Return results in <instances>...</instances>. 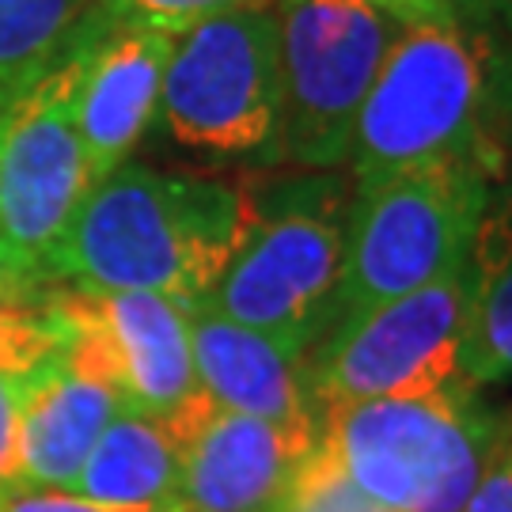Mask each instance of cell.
<instances>
[{"label":"cell","mask_w":512,"mask_h":512,"mask_svg":"<svg viewBox=\"0 0 512 512\" xmlns=\"http://www.w3.org/2000/svg\"><path fill=\"white\" fill-rule=\"evenodd\" d=\"M243 183L122 164L84 194L46 270L92 293H156L186 308L213 293L247 236Z\"/></svg>","instance_id":"obj_1"},{"label":"cell","mask_w":512,"mask_h":512,"mask_svg":"<svg viewBox=\"0 0 512 512\" xmlns=\"http://www.w3.org/2000/svg\"><path fill=\"white\" fill-rule=\"evenodd\" d=\"M494 69L490 54L456 12L403 23L372 80L353 148V190L444 164H486Z\"/></svg>","instance_id":"obj_2"},{"label":"cell","mask_w":512,"mask_h":512,"mask_svg":"<svg viewBox=\"0 0 512 512\" xmlns=\"http://www.w3.org/2000/svg\"><path fill=\"white\" fill-rule=\"evenodd\" d=\"M243 186L247 236L202 304L308 357L334 327L353 186L330 171Z\"/></svg>","instance_id":"obj_3"},{"label":"cell","mask_w":512,"mask_h":512,"mask_svg":"<svg viewBox=\"0 0 512 512\" xmlns=\"http://www.w3.org/2000/svg\"><path fill=\"white\" fill-rule=\"evenodd\" d=\"M509 425L471 384L421 399L327 406L319 440L368 497L391 512H463Z\"/></svg>","instance_id":"obj_4"},{"label":"cell","mask_w":512,"mask_h":512,"mask_svg":"<svg viewBox=\"0 0 512 512\" xmlns=\"http://www.w3.org/2000/svg\"><path fill=\"white\" fill-rule=\"evenodd\" d=\"M494 179L486 164H444L353 190L334 327L456 270Z\"/></svg>","instance_id":"obj_5"},{"label":"cell","mask_w":512,"mask_h":512,"mask_svg":"<svg viewBox=\"0 0 512 512\" xmlns=\"http://www.w3.org/2000/svg\"><path fill=\"white\" fill-rule=\"evenodd\" d=\"M281 122L277 164L334 171L349 164L357 118L399 19L368 0H274Z\"/></svg>","instance_id":"obj_6"},{"label":"cell","mask_w":512,"mask_h":512,"mask_svg":"<svg viewBox=\"0 0 512 512\" xmlns=\"http://www.w3.org/2000/svg\"><path fill=\"white\" fill-rule=\"evenodd\" d=\"M160 122L198 156L274 160L281 122L274 4L202 19L171 42Z\"/></svg>","instance_id":"obj_7"},{"label":"cell","mask_w":512,"mask_h":512,"mask_svg":"<svg viewBox=\"0 0 512 512\" xmlns=\"http://www.w3.org/2000/svg\"><path fill=\"white\" fill-rule=\"evenodd\" d=\"M467 308L471 277L463 258L418 293L338 323L304 361L319 414L327 406L421 399L463 384Z\"/></svg>","instance_id":"obj_8"},{"label":"cell","mask_w":512,"mask_h":512,"mask_svg":"<svg viewBox=\"0 0 512 512\" xmlns=\"http://www.w3.org/2000/svg\"><path fill=\"white\" fill-rule=\"evenodd\" d=\"M84 57L76 50L27 84L0 129V239L38 266L92 190L76 122Z\"/></svg>","instance_id":"obj_9"},{"label":"cell","mask_w":512,"mask_h":512,"mask_svg":"<svg viewBox=\"0 0 512 512\" xmlns=\"http://www.w3.org/2000/svg\"><path fill=\"white\" fill-rule=\"evenodd\" d=\"M69 327V349L107 380L126 410L175 418L202 399L190 342V308L156 293H73L50 296Z\"/></svg>","instance_id":"obj_10"},{"label":"cell","mask_w":512,"mask_h":512,"mask_svg":"<svg viewBox=\"0 0 512 512\" xmlns=\"http://www.w3.org/2000/svg\"><path fill=\"white\" fill-rule=\"evenodd\" d=\"M164 425L179 440L171 512H277L300 463L319 444L311 429L232 414L205 395Z\"/></svg>","instance_id":"obj_11"},{"label":"cell","mask_w":512,"mask_h":512,"mask_svg":"<svg viewBox=\"0 0 512 512\" xmlns=\"http://www.w3.org/2000/svg\"><path fill=\"white\" fill-rule=\"evenodd\" d=\"M175 35L148 27H114L84 57L76 99L80 145L92 186L129 164L148 126L160 118V88Z\"/></svg>","instance_id":"obj_12"},{"label":"cell","mask_w":512,"mask_h":512,"mask_svg":"<svg viewBox=\"0 0 512 512\" xmlns=\"http://www.w3.org/2000/svg\"><path fill=\"white\" fill-rule=\"evenodd\" d=\"M126 406L118 391L76 357L69 342L23 376L19 395V482L38 490H73L95 440Z\"/></svg>","instance_id":"obj_13"},{"label":"cell","mask_w":512,"mask_h":512,"mask_svg":"<svg viewBox=\"0 0 512 512\" xmlns=\"http://www.w3.org/2000/svg\"><path fill=\"white\" fill-rule=\"evenodd\" d=\"M194 368L205 399L220 410L319 433V406L311 399L308 368L293 349L217 315L205 304L190 308Z\"/></svg>","instance_id":"obj_14"},{"label":"cell","mask_w":512,"mask_h":512,"mask_svg":"<svg viewBox=\"0 0 512 512\" xmlns=\"http://www.w3.org/2000/svg\"><path fill=\"white\" fill-rule=\"evenodd\" d=\"M471 308L463 338V384L512 380V179H494L467 251Z\"/></svg>","instance_id":"obj_15"},{"label":"cell","mask_w":512,"mask_h":512,"mask_svg":"<svg viewBox=\"0 0 512 512\" xmlns=\"http://www.w3.org/2000/svg\"><path fill=\"white\" fill-rule=\"evenodd\" d=\"M69 494L114 512H171L179 494V440L160 418L122 410L95 440Z\"/></svg>","instance_id":"obj_16"},{"label":"cell","mask_w":512,"mask_h":512,"mask_svg":"<svg viewBox=\"0 0 512 512\" xmlns=\"http://www.w3.org/2000/svg\"><path fill=\"white\" fill-rule=\"evenodd\" d=\"M88 8L92 0H0V92H19L50 73Z\"/></svg>","instance_id":"obj_17"},{"label":"cell","mask_w":512,"mask_h":512,"mask_svg":"<svg viewBox=\"0 0 512 512\" xmlns=\"http://www.w3.org/2000/svg\"><path fill=\"white\" fill-rule=\"evenodd\" d=\"M277 512H391L376 497H368L353 478L342 471V463L330 456V448L319 440L300 463L289 494Z\"/></svg>","instance_id":"obj_18"},{"label":"cell","mask_w":512,"mask_h":512,"mask_svg":"<svg viewBox=\"0 0 512 512\" xmlns=\"http://www.w3.org/2000/svg\"><path fill=\"white\" fill-rule=\"evenodd\" d=\"M65 342H69V327L50 308V300L38 308L0 304V372L31 376L38 365L61 353Z\"/></svg>","instance_id":"obj_19"},{"label":"cell","mask_w":512,"mask_h":512,"mask_svg":"<svg viewBox=\"0 0 512 512\" xmlns=\"http://www.w3.org/2000/svg\"><path fill=\"white\" fill-rule=\"evenodd\" d=\"M99 4L114 27H148V31L179 38L202 19L239 12V8H262L274 0H99Z\"/></svg>","instance_id":"obj_20"},{"label":"cell","mask_w":512,"mask_h":512,"mask_svg":"<svg viewBox=\"0 0 512 512\" xmlns=\"http://www.w3.org/2000/svg\"><path fill=\"white\" fill-rule=\"evenodd\" d=\"M463 512H512V414L501 440H497L494 456L486 459V467H482Z\"/></svg>","instance_id":"obj_21"},{"label":"cell","mask_w":512,"mask_h":512,"mask_svg":"<svg viewBox=\"0 0 512 512\" xmlns=\"http://www.w3.org/2000/svg\"><path fill=\"white\" fill-rule=\"evenodd\" d=\"M50 277L54 274L46 266L23 258L0 239V304H12V308H38V304H46L38 296H42Z\"/></svg>","instance_id":"obj_22"},{"label":"cell","mask_w":512,"mask_h":512,"mask_svg":"<svg viewBox=\"0 0 512 512\" xmlns=\"http://www.w3.org/2000/svg\"><path fill=\"white\" fill-rule=\"evenodd\" d=\"M19 395L23 376L0 372V490L19 482Z\"/></svg>","instance_id":"obj_23"},{"label":"cell","mask_w":512,"mask_h":512,"mask_svg":"<svg viewBox=\"0 0 512 512\" xmlns=\"http://www.w3.org/2000/svg\"><path fill=\"white\" fill-rule=\"evenodd\" d=\"M0 512H114V509L92 505V501L69 494V490H38V486L16 482V486H4L0 490Z\"/></svg>","instance_id":"obj_24"},{"label":"cell","mask_w":512,"mask_h":512,"mask_svg":"<svg viewBox=\"0 0 512 512\" xmlns=\"http://www.w3.org/2000/svg\"><path fill=\"white\" fill-rule=\"evenodd\" d=\"M368 4L384 8L387 16H395L399 23H414V19L448 16V12H456V0H368Z\"/></svg>","instance_id":"obj_25"},{"label":"cell","mask_w":512,"mask_h":512,"mask_svg":"<svg viewBox=\"0 0 512 512\" xmlns=\"http://www.w3.org/2000/svg\"><path fill=\"white\" fill-rule=\"evenodd\" d=\"M19 92H23V88H19ZM19 92H0V129H4V118H8V110H12Z\"/></svg>","instance_id":"obj_26"}]
</instances>
